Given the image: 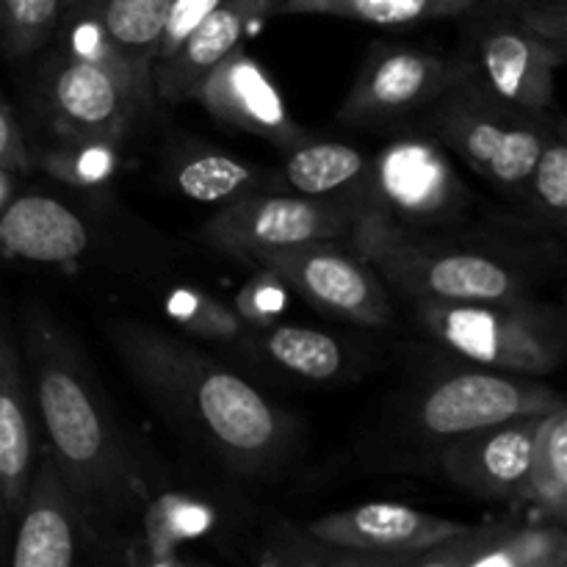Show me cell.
I'll return each mask as SVG.
<instances>
[{
  "instance_id": "35",
  "label": "cell",
  "mask_w": 567,
  "mask_h": 567,
  "mask_svg": "<svg viewBox=\"0 0 567 567\" xmlns=\"http://www.w3.org/2000/svg\"><path fill=\"white\" fill-rule=\"evenodd\" d=\"M11 540H14V513L0 496V565H9Z\"/></svg>"
},
{
  "instance_id": "14",
  "label": "cell",
  "mask_w": 567,
  "mask_h": 567,
  "mask_svg": "<svg viewBox=\"0 0 567 567\" xmlns=\"http://www.w3.org/2000/svg\"><path fill=\"white\" fill-rule=\"evenodd\" d=\"M194 100L221 125L266 138L280 150H291L310 138L288 114L286 100L269 72L241 44L199 81Z\"/></svg>"
},
{
  "instance_id": "21",
  "label": "cell",
  "mask_w": 567,
  "mask_h": 567,
  "mask_svg": "<svg viewBox=\"0 0 567 567\" xmlns=\"http://www.w3.org/2000/svg\"><path fill=\"white\" fill-rule=\"evenodd\" d=\"M360 150L341 142H302L288 150L286 181L305 197H347L354 203L369 172Z\"/></svg>"
},
{
  "instance_id": "15",
  "label": "cell",
  "mask_w": 567,
  "mask_h": 567,
  "mask_svg": "<svg viewBox=\"0 0 567 567\" xmlns=\"http://www.w3.org/2000/svg\"><path fill=\"white\" fill-rule=\"evenodd\" d=\"M540 415L504 421L485 430L443 437L437 465L463 491L493 502H518L526 468L532 457V441Z\"/></svg>"
},
{
  "instance_id": "23",
  "label": "cell",
  "mask_w": 567,
  "mask_h": 567,
  "mask_svg": "<svg viewBox=\"0 0 567 567\" xmlns=\"http://www.w3.org/2000/svg\"><path fill=\"white\" fill-rule=\"evenodd\" d=\"M480 0H282L286 14H327L371 25H415L449 20L471 11Z\"/></svg>"
},
{
  "instance_id": "16",
  "label": "cell",
  "mask_w": 567,
  "mask_h": 567,
  "mask_svg": "<svg viewBox=\"0 0 567 567\" xmlns=\"http://www.w3.org/2000/svg\"><path fill=\"white\" fill-rule=\"evenodd\" d=\"M563 55V44L546 42L518 22H502L482 37L471 75L493 97L532 114H546L554 103V72Z\"/></svg>"
},
{
  "instance_id": "13",
  "label": "cell",
  "mask_w": 567,
  "mask_h": 567,
  "mask_svg": "<svg viewBox=\"0 0 567 567\" xmlns=\"http://www.w3.org/2000/svg\"><path fill=\"white\" fill-rule=\"evenodd\" d=\"M471 64L413 48H388L371 55L341 105V120L369 125L410 114L471 78Z\"/></svg>"
},
{
  "instance_id": "2",
  "label": "cell",
  "mask_w": 567,
  "mask_h": 567,
  "mask_svg": "<svg viewBox=\"0 0 567 567\" xmlns=\"http://www.w3.org/2000/svg\"><path fill=\"white\" fill-rule=\"evenodd\" d=\"M109 338L142 396L219 468L238 480L282 468L291 421L252 382L153 324L116 319Z\"/></svg>"
},
{
  "instance_id": "9",
  "label": "cell",
  "mask_w": 567,
  "mask_h": 567,
  "mask_svg": "<svg viewBox=\"0 0 567 567\" xmlns=\"http://www.w3.org/2000/svg\"><path fill=\"white\" fill-rule=\"evenodd\" d=\"M563 404L554 388L513 371H457L424 391L419 424L432 437H454L504 421L543 415Z\"/></svg>"
},
{
  "instance_id": "34",
  "label": "cell",
  "mask_w": 567,
  "mask_h": 567,
  "mask_svg": "<svg viewBox=\"0 0 567 567\" xmlns=\"http://www.w3.org/2000/svg\"><path fill=\"white\" fill-rule=\"evenodd\" d=\"M0 166L9 172H28L33 166L20 122L3 94H0Z\"/></svg>"
},
{
  "instance_id": "26",
  "label": "cell",
  "mask_w": 567,
  "mask_h": 567,
  "mask_svg": "<svg viewBox=\"0 0 567 567\" xmlns=\"http://www.w3.org/2000/svg\"><path fill=\"white\" fill-rule=\"evenodd\" d=\"M214 509L186 496L153 498L136 535L147 543V563H175L181 543L197 540L214 526Z\"/></svg>"
},
{
  "instance_id": "18",
  "label": "cell",
  "mask_w": 567,
  "mask_h": 567,
  "mask_svg": "<svg viewBox=\"0 0 567 567\" xmlns=\"http://www.w3.org/2000/svg\"><path fill=\"white\" fill-rule=\"evenodd\" d=\"M282 0H219L186 39L153 64V86L166 103L194 100L199 81L241 44L255 25L280 11Z\"/></svg>"
},
{
  "instance_id": "29",
  "label": "cell",
  "mask_w": 567,
  "mask_h": 567,
  "mask_svg": "<svg viewBox=\"0 0 567 567\" xmlns=\"http://www.w3.org/2000/svg\"><path fill=\"white\" fill-rule=\"evenodd\" d=\"M116 142L111 138H66L42 155L44 172L75 188H97L116 172Z\"/></svg>"
},
{
  "instance_id": "24",
  "label": "cell",
  "mask_w": 567,
  "mask_h": 567,
  "mask_svg": "<svg viewBox=\"0 0 567 567\" xmlns=\"http://www.w3.org/2000/svg\"><path fill=\"white\" fill-rule=\"evenodd\" d=\"M175 0H103L92 11L111 42L131 59L136 72L153 83L155 48Z\"/></svg>"
},
{
  "instance_id": "33",
  "label": "cell",
  "mask_w": 567,
  "mask_h": 567,
  "mask_svg": "<svg viewBox=\"0 0 567 567\" xmlns=\"http://www.w3.org/2000/svg\"><path fill=\"white\" fill-rule=\"evenodd\" d=\"M219 0H175L169 9V17H166L164 33H161V42L155 48L153 64L164 61L166 55H172V50L183 42V39L192 33V28L208 14Z\"/></svg>"
},
{
  "instance_id": "22",
  "label": "cell",
  "mask_w": 567,
  "mask_h": 567,
  "mask_svg": "<svg viewBox=\"0 0 567 567\" xmlns=\"http://www.w3.org/2000/svg\"><path fill=\"white\" fill-rule=\"evenodd\" d=\"M518 502L535 504L546 520L565 524L567 515V408L565 402L537 419L529 468Z\"/></svg>"
},
{
  "instance_id": "20",
  "label": "cell",
  "mask_w": 567,
  "mask_h": 567,
  "mask_svg": "<svg viewBox=\"0 0 567 567\" xmlns=\"http://www.w3.org/2000/svg\"><path fill=\"white\" fill-rule=\"evenodd\" d=\"M89 247L81 216L44 194L11 197L0 214V252L31 264H70Z\"/></svg>"
},
{
  "instance_id": "38",
  "label": "cell",
  "mask_w": 567,
  "mask_h": 567,
  "mask_svg": "<svg viewBox=\"0 0 567 567\" xmlns=\"http://www.w3.org/2000/svg\"><path fill=\"white\" fill-rule=\"evenodd\" d=\"M0 53H3V31H0Z\"/></svg>"
},
{
  "instance_id": "11",
  "label": "cell",
  "mask_w": 567,
  "mask_h": 567,
  "mask_svg": "<svg viewBox=\"0 0 567 567\" xmlns=\"http://www.w3.org/2000/svg\"><path fill=\"white\" fill-rule=\"evenodd\" d=\"M103 551L105 543L81 513L42 443L37 468L14 515L9 565L72 567L86 563L89 557H103Z\"/></svg>"
},
{
  "instance_id": "10",
  "label": "cell",
  "mask_w": 567,
  "mask_h": 567,
  "mask_svg": "<svg viewBox=\"0 0 567 567\" xmlns=\"http://www.w3.org/2000/svg\"><path fill=\"white\" fill-rule=\"evenodd\" d=\"M465 188L449 155L424 138L393 142L369 161L354 203L393 221H441L460 210Z\"/></svg>"
},
{
  "instance_id": "8",
  "label": "cell",
  "mask_w": 567,
  "mask_h": 567,
  "mask_svg": "<svg viewBox=\"0 0 567 567\" xmlns=\"http://www.w3.org/2000/svg\"><path fill=\"white\" fill-rule=\"evenodd\" d=\"M249 264L277 271L305 299L341 319L363 327H385L393 319L380 275L354 249L349 252L336 247V241L266 249L252 255Z\"/></svg>"
},
{
  "instance_id": "12",
  "label": "cell",
  "mask_w": 567,
  "mask_h": 567,
  "mask_svg": "<svg viewBox=\"0 0 567 567\" xmlns=\"http://www.w3.org/2000/svg\"><path fill=\"white\" fill-rule=\"evenodd\" d=\"M144 81L125 66L70 53L50 81V111L64 138H111L120 142L147 105Z\"/></svg>"
},
{
  "instance_id": "7",
  "label": "cell",
  "mask_w": 567,
  "mask_h": 567,
  "mask_svg": "<svg viewBox=\"0 0 567 567\" xmlns=\"http://www.w3.org/2000/svg\"><path fill=\"white\" fill-rule=\"evenodd\" d=\"M360 205L347 197H288V194H244L210 216L199 236L205 244L249 260L266 249L347 238Z\"/></svg>"
},
{
  "instance_id": "37",
  "label": "cell",
  "mask_w": 567,
  "mask_h": 567,
  "mask_svg": "<svg viewBox=\"0 0 567 567\" xmlns=\"http://www.w3.org/2000/svg\"><path fill=\"white\" fill-rule=\"evenodd\" d=\"M11 197H14V181H11V172L0 166V214L11 203Z\"/></svg>"
},
{
  "instance_id": "4",
  "label": "cell",
  "mask_w": 567,
  "mask_h": 567,
  "mask_svg": "<svg viewBox=\"0 0 567 567\" xmlns=\"http://www.w3.org/2000/svg\"><path fill=\"white\" fill-rule=\"evenodd\" d=\"M435 341L482 369L551 374L565 354L563 319L532 299L507 302H415Z\"/></svg>"
},
{
  "instance_id": "1",
  "label": "cell",
  "mask_w": 567,
  "mask_h": 567,
  "mask_svg": "<svg viewBox=\"0 0 567 567\" xmlns=\"http://www.w3.org/2000/svg\"><path fill=\"white\" fill-rule=\"evenodd\" d=\"M39 430L81 513L109 546H127L155 498L147 463L64 327L31 308L22 324Z\"/></svg>"
},
{
  "instance_id": "6",
  "label": "cell",
  "mask_w": 567,
  "mask_h": 567,
  "mask_svg": "<svg viewBox=\"0 0 567 567\" xmlns=\"http://www.w3.org/2000/svg\"><path fill=\"white\" fill-rule=\"evenodd\" d=\"M435 103L432 127L449 150L498 188H529L532 169L551 142L543 114L493 97L474 75Z\"/></svg>"
},
{
  "instance_id": "30",
  "label": "cell",
  "mask_w": 567,
  "mask_h": 567,
  "mask_svg": "<svg viewBox=\"0 0 567 567\" xmlns=\"http://www.w3.org/2000/svg\"><path fill=\"white\" fill-rule=\"evenodd\" d=\"M61 3L64 0H0L6 53L11 59H28L37 53L61 20Z\"/></svg>"
},
{
  "instance_id": "27",
  "label": "cell",
  "mask_w": 567,
  "mask_h": 567,
  "mask_svg": "<svg viewBox=\"0 0 567 567\" xmlns=\"http://www.w3.org/2000/svg\"><path fill=\"white\" fill-rule=\"evenodd\" d=\"M258 181L260 172L252 164L221 153L188 155L177 166V186H181V192L186 197L199 199V203H221V199H236L244 197V194H252Z\"/></svg>"
},
{
  "instance_id": "3",
  "label": "cell",
  "mask_w": 567,
  "mask_h": 567,
  "mask_svg": "<svg viewBox=\"0 0 567 567\" xmlns=\"http://www.w3.org/2000/svg\"><path fill=\"white\" fill-rule=\"evenodd\" d=\"M347 238L380 280L413 302L526 299L529 280L502 258L415 238L374 208L360 205Z\"/></svg>"
},
{
  "instance_id": "17",
  "label": "cell",
  "mask_w": 567,
  "mask_h": 567,
  "mask_svg": "<svg viewBox=\"0 0 567 567\" xmlns=\"http://www.w3.org/2000/svg\"><path fill=\"white\" fill-rule=\"evenodd\" d=\"M567 535L557 520L504 518L465 526L441 546L413 557L410 567H565Z\"/></svg>"
},
{
  "instance_id": "31",
  "label": "cell",
  "mask_w": 567,
  "mask_h": 567,
  "mask_svg": "<svg viewBox=\"0 0 567 567\" xmlns=\"http://www.w3.org/2000/svg\"><path fill=\"white\" fill-rule=\"evenodd\" d=\"M288 282L282 280L277 271L264 269L260 266V275H255L247 286L238 291L236 297V313L252 330H266V327L277 324L280 316L288 308Z\"/></svg>"
},
{
  "instance_id": "36",
  "label": "cell",
  "mask_w": 567,
  "mask_h": 567,
  "mask_svg": "<svg viewBox=\"0 0 567 567\" xmlns=\"http://www.w3.org/2000/svg\"><path fill=\"white\" fill-rule=\"evenodd\" d=\"M103 0H64L61 3V17H72V14H83V11H94Z\"/></svg>"
},
{
  "instance_id": "5",
  "label": "cell",
  "mask_w": 567,
  "mask_h": 567,
  "mask_svg": "<svg viewBox=\"0 0 567 567\" xmlns=\"http://www.w3.org/2000/svg\"><path fill=\"white\" fill-rule=\"evenodd\" d=\"M465 526L404 504L374 502L310 520L297 543H286V551L269 554L264 563L410 567L413 557L441 546Z\"/></svg>"
},
{
  "instance_id": "28",
  "label": "cell",
  "mask_w": 567,
  "mask_h": 567,
  "mask_svg": "<svg viewBox=\"0 0 567 567\" xmlns=\"http://www.w3.org/2000/svg\"><path fill=\"white\" fill-rule=\"evenodd\" d=\"M164 310L169 319H175L183 330L205 341L233 343L247 336L249 327L238 319L233 308H227L219 299L197 291V288H172L164 297Z\"/></svg>"
},
{
  "instance_id": "19",
  "label": "cell",
  "mask_w": 567,
  "mask_h": 567,
  "mask_svg": "<svg viewBox=\"0 0 567 567\" xmlns=\"http://www.w3.org/2000/svg\"><path fill=\"white\" fill-rule=\"evenodd\" d=\"M39 449L42 430L31 377L11 324L0 313V496L14 515L37 468Z\"/></svg>"
},
{
  "instance_id": "32",
  "label": "cell",
  "mask_w": 567,
  "mask_h": 567,
  "mask_svg": "<svg viewBox=\"0 0 567 567\" xmlns=\"http://www.w3.org/2000/svg\"><path fill=\"white\" fill-rule=\"evenodd\" d=\"M529 192L543 214L563 219L567 210V147L563 138H551L543 147L532 169Z\"/></svg>"
},
{
  "instance_id": "25",
  "label": "cell",
  "mask_w": 567,
  "mask_h": 567,
  "mask_svg": "<svg viewBox=\"0 0 567 567\" xmlns=\"http://www.w3.org/2000/svg\"><path fill=\"white\" fill-rule=\"evenodd\" d=\"M260 332H264V338H260L258 347L264 349L266 358L280 369L291 371V374L305 377V380H332L347 365L343 347L327 332L299 324H280V321Z\"/></svg>"
}]
</instances>
